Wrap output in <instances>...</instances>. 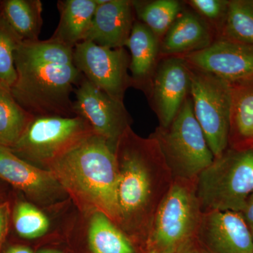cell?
<instances>
[{
  "label": "cell",
  "instance_id": "d4e9b609",
  "mask_svg": "<svg viewBox=\"0 0 253 253\" xmlns=\"http://www.w3.org/2000/svg\"><path fill=\"white\" fill-rule=\"evenodd\" d=\"M218 38L253 44V0H229L225 22Z\"/></svg>",
  "mask_w": 253,
  "mask_h": 253
},
{
  "label": "cell",
  "instance_id": "ac0fdd59",
  "mask_svg": "<svg viewBox=\"0 0 253 253\" xmlns=\"http://www.w3.org/2000/svg\"><path fill=\"white\" fill-rule=\"evenodd\" d=\"M231 89L229 146L253 149V77L229 83Z\"/></svg>",
  "mask_w": 253,
  "mask_h": 253
},
{
  "label": "cell",
  "instance_id": "cb8c5ba5",
  "mask_svg": "<svg viewBox=\"0 0 253 253\" xmlns=\"http://www.w3.org/2000/svg\"><path fill=\"white\" fill-rule=\"evenodd\" d=\"M15 56L37 64L74 65L73 49L54 40L22 41Z\"/></svg>",
  "mask_w": 253,
  "mask_h": 253
},
{
  "label": "cell",
  "instance_id": "30bf717a",
  "mask_svg": "<svg viewBox=\"0 0 253 253\" xmlns=\"http://www.w3.org/2000/svg\"><path fill=\"white\" fill-rule=\"evenodd\" d=\"M74 94L75 115L85 120L95 134L104 138L116 149L118 140L131 123L124 104L113 99L84 76Z\"/></svg>",
  "mask_w": 253,
  "mask_h": 253
},
{
  "label": "cell",
  "instance_id": "7a4b0ae2",
  "mask_svg": "<svg viewBox=\"0 0 253 253\" xmlns=\"http://www.w3.org/2000/svg\"><path fill=\"white\" fill-rule=\"evenodd\" d=\"M115 151L104 138L93 133L49 165L63 189L104 213L119 226V169Z\"/></svg>",
  "mask_w": 253,
  "mask_h": 253
},
{
  "label": "cell",
  "instance_id": "836d02e7",
  "mask_svg": "<svg viewBox=\"0 0 253 253\" xmlns=\"http://www.w3.org/2000/svg\"><path fill=\"white\" fill-rule=\"evenodd\" d=\"M251 233H252L253 239V231H251Z\"/></svg>",
  "mask_w": 253,
  "mask_h": 253
},
{
  "label": "cell",
  "instance_id": "52a82bcc",
  "mask_svg": "<svg viewBox=\"0 0 253 253\" xmlns=\"http://www.w3.org/2000/svg\"><path fill=\"white\" fill-rule=\"evenodd\" d=\"M189 68L190 96L195 118L213 156L218 158L229 146L230 84L211 73Z\"/></svg>",
  "mask_w": 253,
  "mask_h": 253
},
{
  "label": "cell",
  "instance_id": "9c48e42d",
  "mask_svg": "<svg viewBox=\"0 0 253 253\" xmlns=\"http://www.w3.org/2000/svg\"><path fill=\"white\" fill-rule=\"evenodd\" d=\"M74 65L91 83L118 102L124 104L125 94L132 87L128 73L130 56L126 48L110 49L89 41L73 48Z\"/></svg>",
  "mask_w": 253,
  "mask_h": 253
},
{
  "label": "cell",
  "instance_id": "f1b7e54d",
  "mask_svg": "<svg viewBox=\"0 0 253 253\" xmlns=\"http://www.w3.org/2000/svg\"><path fill=\"white\" fill-rule=\"evenodd\" d=\"M176 253H211L198 239L197 236L184 245Z\"/></svg>",
  "mask_w": 253,
  "mask_h": 253
},
{
  "label": "cell",
  "instance_id": "5b68a950",
  "mask_svg": "<svg viewBox=\"0 0 253 253\" xmlns=\"http://www.w3.org/2000/svg\"><path fill=\"white\" fill-rule=\"evenodd\" d=\"M196 181L173 180L155 214L144 253H176L197 236L204 213Z\"/></svg>",
  "mask_w": 253,
  "mask_h": 253
},
{
  "label": "cell",
  "instance_id": "d6986e66",
  "mask_svg": "<svg viewBox=\"0 0 253 253\" xmlns=\"http://www.w3.org/2000/svg\"><path fill=\"white\" fill-rule=\"evenodd\" d=\"M97 6L96 0H60L59 23L51 39L73 49L85 38Z\"/></svg>",
  "mask_w": 253,
  "mask_h": 253
},
{
  "label": "cell",
  "instance_id": "7402d4cb",
  "mask_svg": "<svg viewBox=\"0 0 253 253\" xmlns=\"http://www.w3.org/2000/svg\"><path fill=\"white\" fill-rule=\"evenodd\" d=\"M136 19L144 23L161 41L184 7L179 0H132Z\"/></svg>",
  "mask_w": 253,
  "mask_h": 253
},
{
  "label": "cell",
  "instance_id": "e0dca14e",
  "mask_svg": "<svg viewBox=\"0 0 253 253\" xmlns=\"http://www.w3.org/2000/svg\"><path fill=\"white\" fill-rule=\"evenodd\" d=\"M126 46L130 52L129 70L132 87L142 91L147 97L161 60V41L144 23L136 19Z\"/></svg>",
  "mask_w": 253,
  "mask_h": 253
},
{
  "label": "cell",
  "instance_id": "6da1fadb",
  "mask_svg": "<svg viewBox=\"0 0 253 253\" xmlns=\"http://www.w3.org/2000/svg\"><path fill=\"white\" fill-rule=\"evenodd\" d=\"M115 153L120 226L140 238L144 249L156 211L172 186V174L158 141L136 135L130 127L120 138Z\"/></svg>",
  "mask_w": 253,
  "mask_h": 253
},
{
  "label": "cell",
  "instance_id": "277c9868",
  "mask_svg": "<svg viewBox=\"0 0 253 253\" xmlns=\"http://www.w3.org/2000/svg\"><path fill=\"white\" fill-rule=\"evenodd\" d=\"M203 213L242 212L253 193V149L228 148L196 181Z\"/></svg>",
  "mask_w": 253,
  "mask_h": 253
},
{
  "label": "cell",
  "instance_id": "4dcf8cb0",
  "mask_svg": "<svg viewBox=\"0 0 253 253\" xmlns=\"http://www.w3.org/2000/svg\"><path fill=\"white\" fill-rule=\"evenodd\" d=\"M245 220L247 222L251 231H253V193L250 196L246 207L242 212Z\"/></svg>",
  "mask_w": 253,
  "mask_h": 253
},
{
  "label": "cell",
  "instance_id": "9a60e30c",
  "mask_svg": "<svg viewBox=\"0 0 253 253\" xmlns=\"http://www.w3.org/2000/svg\"><path fill=\"white\" fill-rule=\"evenodd\" d=\"M0 178L39 201H51L63 189L51 171L33 166L1 144Z\"/></svg>",
  "mask_w": 253,
  "mask_h": 253
},
{
  "label": "cell",
  "instance_id": "3957f363",
  "mask_svg": "<svg viewBox=\"0 0 253 253\" xmlns=\"http://www.w3.org/2000/svg\"><path fill=\"white\" fill-rule=\"evenodd\" d=\"M17 79L11 88L18 104L33 118L76 116L71 94L83 74L75 65L37 64L14 56Z\"/></svg>",
  "mask_w": 253,
  "mask_h": 253
},
{
  "label": "cell",
  "instance_id": "7c38bea8",
  "mask_svg": "<svg viewBox=\"0 0 253 253\" xmlns=\"http://www.w3.org/2000/svg\"><path fill=\"white\" fill-rule=\"evenodd\" d=\"M181 57L189 67L229 83L253 77V44L218 38L206 49Z\"/></svg>",
  "mask_w": 253,
  "mask_h": 253
},
{
  "label": "cell",
  "instance_id": "83f0119b",
  "mask_svg": "<svg viewBox=\"0 0 253 253\" xmlns=\"http://www.w3.org/2000/svg\"><path fill=\"white\" fill-rule=\"evenodd\" d=\"M183 1L212 28L217 39L225 22L229 0H186Z\"/></svg>",
  "mask_w": 253,
  "mask_h": 253
},
{
  "label": "cell",
  "instance_id": "8992f818",
  "mask_svg": "<svg viewBox=\"0 0 253 253\" xmlns=\"http://www.w3.org/2000/svg\"><path fill=\"white\" fill-rule=\"evenodd\" d=\"M158 141L173 179L196 180L214 161L204 131L194 116L190 94L167 127L150 135Z\"/></svg>",
  "mask_w": 253,
  "mask_h": 253
},
{
  "label": "cell",
  "instance_id": "1f68e13d",
  "mask_svg": "<svg viewBox=\"0 0 253 253\" xmlns=\"http://www.w3.org/2000/svg\"><path fill=\"white\" fill-rule=\"evenodd\" d=\"M6 253H33L29 248L26 247V246H14L8 250Z\"/></svg>",
  "mask_w": 253,
  "mask_h": 253
},
{
  "label": "cell",
  "instance_id": "44dd1931",
  "mask_svg": "<svg viewBox=\"0 0 253 253\" xmlns=\"http://www.w3.org/2000/svg\"><path fill=\"white\" fill-rule=\"evenodd\" d=\"M93 253H137L131 240L106 214L96 211L88 232Z\"/></svg>",
  "mask_w": 253,
  "mask_h": 253
},
{
  "label": "cell",
  "instance_id": "ffe728a7",
  "mask_svg": "<svg viewBox=\"0 0 253 253\" xmlns=\"http://www.w3.org/2000/svg\"><path fill=\"white\" fill-rule=\"evenodd\" d=\"M0 11L23 41L39 40L43 22L41 0H6L0 3Z\"/></svg>",
  "mask_w": 253,
  "mask_h": 253
},
{
  "label": "cell",
  "instance_id": "484cf974",
  "mask_svg": "<svg viewBox=\"0 0 253 253\" xmlns=\"http://www.w3.org/2000/svg\"><path fill=\"white\" fill-rule=\"evenodd\" d=\"M22 41L0 11V81L10 88L17 79L14 56Z\"/></svg>",
  "mask_w": 253,
  "mask_h": 253
},
{
  "label": "cell",
  "instance_id": "ba28073f",
  "mask_svg": "<svg viewBox=\"0 0 253 253\" xmlns=\"http://www.w3.org/2000/svg\"><path fill=\"white\" fill-rule=\"evenodd\" d=\"M93 133L80 116L34 117L10 149L20 158L49 163Z\"/></svg>",
  "mask_w": 253,
  "mask_h": 253
},
{
  "label": "cell",
  "instance_id": "4fadbf2b",
  "mask_svg": "<svg viewBox=\"0 0 253 253\" xmlns=\"http://www.w3.org/2000/svg\"><path fill=\"white\" fill-rule=\"evenodd\" d=\"M197 238L211 253H253L252 233L241 212L204 213Z\"/></svg>",
  "mask_w": 253,
  "mask_h": 253
},
{
  "label": "cell",
  "instance_id": "5bb4252c",
  "mask_svg": "<svg viewBox=\"0 0 253 253\" xmlns=\"http://www.w3.org/2000/svg\"><path fill=\"white\" fill-rule=\"evenodd\" d=\"M90 28L83 41L118 49L125 48L136 21L132 0H96Z\"/></svg>",
  "mask_w": 253,
  "mask_h": 253
},
{
  "label": "cell",
  "instance_id": "2e32d148",
  "mask_svg": "<svg viewBox=\"0 0 253 253\" xmlns=\"http://www.w3.org/2000/svg\"><path fill=\"white\" fill-rule=\"evenodd\" d=\"M217 40L212 28L194 10L184 7L161 41V59L181 56L205 49Z\"/></svg>",
  "mask_w": 253,
  "mask_h": 253
},
{
  "label": "cell",
  "instance_id": "4316f807",
  "mask_svg": "<svg viewBox=\"0 0 253 253\" xmlns=\"http://www.w3.org/2000/svg\"><path fill=\"white\" fill-rule=\"evenodd\" d=\"M14 224L18 235L33 239L46 234L49 221L45 214L29 203L21 202L14 211Z\"/></svg>",
  "mask_w": 253,
  "mask_h": 253
},
{
  "label": "cell",
  "instance_id": "603a6c76",
  "mask_svg": "<svg viewBox=\"0 0 253 253\" xmlns=\"http://www.w3.org/2000/svg\"><path fill=\"white\" fill-rule=\"evenodd\" d=\"M33 118L18 104L11 88L0 81V144L14 146Z\"/></svg>",
  "mask_w": 253,
  "mask_h": 253
},
{
  "label": "cell",
  "instance_id": "8fae6325",
  "mask_svg": "<svg viewBox=\"0 0 253 253\" xmlns=\"http://www.w3.org/2000/svg\"><path fill=\"white\" fill-rule=\"evenodd\" d=\"M190 84L189 68L182 57L161 58L147 96L158 126L167 127L172 122L190 94Z\"/></svg>",
  "mask_w": 253,
  "mask_h": 253
},
{
  "label": "cell",
  "instance_id": "f546056e",
  "mask_svg": "<svg viewBox=\"0 0 253 253\" xmlns=\"http://www.w3.org/2000/svg\"><path fill=\"white\" fill-rule=\"evenodd\" d=\"M9 213L7 204H2L0 206V244L4 239L7 231Z\"/></svg>",
  "mask_w": 253,
  "mask_h": 253
},
{
  "label": "cell",
  "instance_id": "d6a6232c",
  "mask_svg": "<svg viewBox=\"0 0 253 253\" xmlns=\"http://www.w3.org/2000/svg\"><path fill=\"white\" fill-rule=\"evenodd\" d=\"M38 253H62L60 252V251H56V250H50V249H45V250H42V251H40Z\"/></svg>",
  "mask_w": 253,
  "mask_h": 253
}]
</instances>
